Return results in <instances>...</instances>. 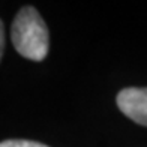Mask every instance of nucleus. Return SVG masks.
I'll list each match as a JSON object with an SVG mask.
<instances>
[{"mask_svg":"<svg viewBox=\"0 0 147 147\" xmlns=\"http://www.w3.org/2000/svg\"><path fill=\"white\" fill-rule=\"evenodd\" d=\"M119 110L135 123L147 126V87H128L116 98Z\"/></svg>","mask_w":147,"mask_h":147,"instance_id":"nucleus-2","label":"nucleus"},{"mask_svg":"<svg viewBox=\"0 0 147 147\" xmlns=\"http://www.w3.org/2000/svg\"><path fill=\"white\" fill-rule=\"evenodd\" d=\"M0 147H48L42 143L29 141V140H6L0 143Z\"/></svg>","mask_w":147,"mask_h":147,"instance_id":"nucleus-3","label":"nucleus"},{"mask_svg":"<svg viewBox=\"0 0 147 147\" xmlns=\"http://www.w3.org/2000/svg\"><path fill=\"white\" fill-rule=\"evenodd\" d=\"M3 50H5V27H3V23L0 21V60H2L3 56Z\"/></svg>","mask_w":147,"mask_h":147,"instance_id":"nucleus-4","label":"nucleus"},{"mask_svg":"<svg viewBox=\"0 0 147 147\" xmlns=\"http://www.w3.org/2000/svg\"><path fill=\"white\" fill-rule=\"evenodd\" d=\"M11 39L18 54L29 60L41 62L48 54V29L33 6L20 9L11 27Z\"/></svg>","mask_w":147,"mask_h":147,"instance_id":"nucleus-1","label":"nucleus"}]
</instances>
